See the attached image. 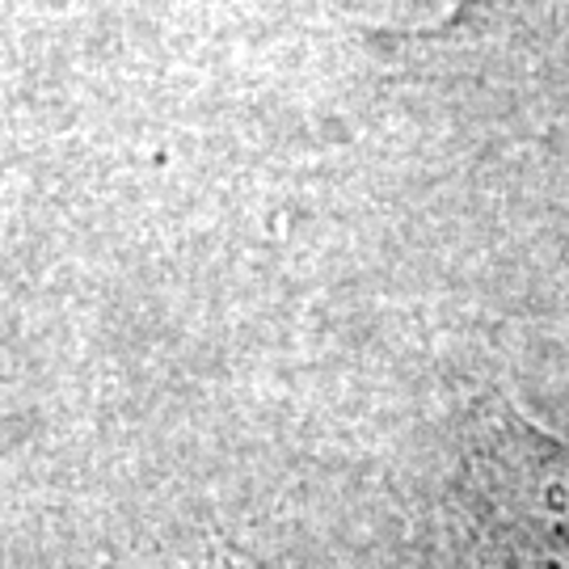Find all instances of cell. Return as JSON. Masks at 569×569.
<instances>
[{
  "mask_svg": "<svg viewBox=\"0 0 569 569\" xmlns=\"http://www.w3.org/2000/svg\"><path fill=\"white\" fill-rule=\"evenodd\" d=\"M507 4L510 0H460V9H456L439 30H427L422 39H472V34L489 30Z\"/></svg>",
  "mask_w": 569,
  "mask_h": 569,
  "instance_id": "obj_1",
  "label": "cell"
}]
</instances>
